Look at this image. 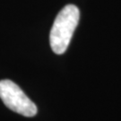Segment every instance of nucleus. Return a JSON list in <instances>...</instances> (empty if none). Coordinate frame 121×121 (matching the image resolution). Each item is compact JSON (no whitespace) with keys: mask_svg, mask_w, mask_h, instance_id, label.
Returning a JSON list of instances; mask_svg holds the SVG:
<instances>
[{"mask_svg":"<svg viewBox=\"0 0 121 121\" xmlns=\"http://www.w3.org/2000/svg\"><path fill=\"white\" fill-rule=\"evenodd\" d=\"M0 99L8 108L24 117H33L37 114L36 105L11 80L0 81Z\"/></svg>","mask_w":121,"mask_h":121,"instance_id":"2","label":"nucleus"},{"mask_svg":"<svg viewBox=\"0 0 121 121\" xmlns=\"http://www.w3.org/2000/svg\"><path fill=\"white\" fill-rule=\"evenodd\" d=\"M79 18V9L73 4L65 5L58 13L49 35L50 47L56 54H63L68 48Z\"/></svg>","mask_w":121,"mask_h":121,"instance_id":"1","label":"nucleus"}]
</instances>
